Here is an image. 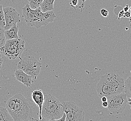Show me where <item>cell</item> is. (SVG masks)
<instances>
[{
  "label": "cell",
  "instance_id": "obj_28",
  "mask_svg": "<svg viewBox=\"0 0 131 121\" xmlns=\"http://www.w3.org/2000/svg\"><path fill=\"white\" fill-rule=\"evenodd\" d=\"M127 103L129 105H131V97H127Z\"/></svg>",
  "mask_w": 131,
  "mask_h": 121
},
{
  "label": "cell",
  "instance_id": "obj_31",
  "mask_svg": "<svg viewBox=\"0 0 131 121\" xmlns=\"http://www.w3.org/2000/svg\"><path fill=\"white\" fill-rule=\"evenodd\" d=\"M1 87L0 86V89H1Z\"/></svg>",
  "mask_w": 131,
  "mask_h": 121
},
{
  "label": "cell",
  "instance_id": "obj_5",
  "mask_svg": "<svg viewBox=\"0 0 131 121\" xmlns=\"http://www.w3.org/2000/svg\"><path fill=\"white\" fill-rule=\"evenodd\" d=\"M25 42L21 38L6 41L4 45L0 48V51L10 60H15L20 57L24 51Z\"/></svg>",
  "mask_w": 131,
  "mask_h": 121
},
{
  "label": "cell",
  "instance_id": "obj_15",
  "mask_svg": "<svg viewBox=\"0 0 131 121\" xmlns=\"http://www.w3.org/2000/svg\"><path fill=\"white\" fill-rule=\"evenodd\" d=\"M125 93L127 97H131V76H129L125 81Z\"/></svg>",
  "mask_w": 131,
  "mask_h": 121
},
{
  "label": "cell",
  "instance_id": "obj_6",
  "mask_svg": "<svg viewBox=\"0 0 131 121\" xmlns=\"http://www.w3.org/2000/svg\"><path fill=\"white\" fill-rule=\"evenodd\" d=\"M17 68L23 70L26 73L36 79L40 73L42 63L33 56L20 57Z\"/></svg>",
  "mask_w": 131,
  "mask_h": 121
},
{
  "label": "cell",
  "instance_id": "obj_9",
  "mask_svg": "<svg viewBox=\"0 0 131 121\" xmlns=\"http://www.w3.org/2000/svg\"><path fill=\"white\" fill-rule=\"evenodd\" d=\"M5 16V26L4 30H8L16 25V23L20 22V15L15 8L8 6L3 8Z\"/></svg>",
  "mask_w": 131,
  "mask_h": 121
},
{
  "label": "cell",
  "instance_id": "obj_21",
  "mask_svg": "<svg viewBox=\"0 0 131 121\" xmlns=\"http://www.w3.org/2000/svg\"><path fill=\"white\" fill-rule=\"evenodd\" d=\"M131 16V13L130 11H126L124 13V17L128 18H129Z\"/></svg>",
  "mask_w": 131,
  "mask_h": 121
},
{
  "label": "cell",
  "instance_id": "obj_22",
  "mask_svg": "<svg viewBox=\"0 0 131 121\" xmlns=\"http://www.w3.org/2000/svg\"><path fill=\"white\" fill-rule=\"evenodd\" d=\"M66 119V114L65 113H63V115H62V117H61V118L59 119H58L57 121H65Z\"/></svg>",
  "mask_w": 131,
  "mask_h": 121
},
{
  "label": "cell",
  "instance_id": "obj_29",
  "mask_svg": "<svg viewBox=\"0 0 131 121\" xmlns=\"http://www.w3.org/2000/svg\"><path fill=\"white\" fill-rule=\"evenodd\" d=\"M129 23H130V26L131 27V16L129 18Z\"/></svg>",
  "mask_w": 131,
  "mask_h": 121
},
{
  "label": "cell",
  "instance_id": "obj_1",
  "mask_svg": "<svg viewBox=\"0 0 131 121\" xmlns=\"http://www.w3.org/2000/svg\"><path fill=\"white\" fill-rule=\"evenodd\" d=\"M125 80L118 74L108 72L101 77L97 86L96 90L98 96L108 97L123 91Z\"/></svg>",
  "mask_w": 131,
  "mask_h": 121
},
{
  "label": "cell",
  "instance_id": "obj_17",
  "mask_svg": "<svg viewBox=\"0 0 131 121\" xmlns=\"http://www.w3.org/2000/svg\"><path fill=\"white\" fill-rule=\"evenodd\" d=\"M5 30L4 28L0 26V48L4 45L6 43V38L4 34Z\"/></svg>",
  "mask_w": 131,
  "mask_h": 121
},
{
  "label": "cell",
  "instance_id": "obj_11",
  "mask_svg": "<svg viewBox=\"0 0 131 121\" xmlns=\"http://www.w3.org/2000/svg\"><path fill=\"white\" fill-rule=\"evenodd\" d=\"M15 77L18 81L28 87H30L34 82V78L20 69L15 70Z\"/></svg>",
  "mask_w": 131,
  "mask_h": 121
},
{
  "label": "cell",
  "instance_id": "obj_12",
  "mask_svg": "<svg viewBox=\"0 0 131 121\" xmlns=\"http://www.w3.org/2000/svg\"><path fill=\"white\" fill-rule=\"evenodd\" d=\"M18 30L19 27L16 25L13 26L8 30H5L4 34L6 40L19 38V36L18 35Z\"/></svg>",
  "mask_w": 131,
  "mask_h": 121
},
{
  "label": "cell",
  "instance_id": "obj_8",
  "mask_svg": "<svg viewBox=\"0 0 131 121\" xmlns=\"http://www.w3.org/2000/svg\"><path fill=\"white\" fill-rule=\"evenodd\" d=\"M63 110L66 114V121L85 120V112L83 109L74 102H63Z\"/></svg>",
  "mask_w": 131,
  "mask_h": 121
},
{
  "label": "cell",
  "instance_id": "obj_10",
  "mask_svg": "<svg viewBox=\"0 0 131 121\" xmlns=\"http://www.w3.org/2000/svg\"><path fill=\"white\" fill-rule=\"evenodd\" d=\"M31 97L32 101L34 103L37 105L39 109V120L42 121L41 111L43 106V103L45 100V96L43 91L41 89H36L33 91L31 94Z\"/></svg>",
  "mask_w": 131,
  "mask_h": 121
},
{
  "label": "cell",
  "instance_id": "obj_3",
  "mask_svg": "<svg viewBox=\"0 0 131 121\" xmlns=\"http://www.w3.org/2000/svg\"><path fill=\"white\" fill-rule=\"evenodd\" d=\"M16 101L12 110L9 112L14 121L35 120V104L30 99L26 98L22 94L15 95Z\"/></svg>",
  "mask_w": 131,
  "mask_h": 121
},
{
  "label": "cell",
  "instance_id": "obj_30",
  "mask_svg": "<svg viewBox=\"0 0 131 121\" xmlns=\"http://www.w3.org/2000/svg\"><path fill=\"white\" fill-rule=\"evenodd\" d=\"M130 12H131V6H130Z\"/></svg>",
  "mask_w": 131,
  "mask_h": 121
},
{
  "label": "cell",
  "instance_id": "obj_24",
  "mask_svg": "<svg viewBox=\"0 0 131 121\" xmlns=\"http://www.w3.org/2000/svg\"><path fill=\"white\" fill-rule=\"evenodd\" d=\"M3 63V58L2 56L1 55V54L0 53V69L2 68V64Z\"/></svg>",
  "mask_w": 131,
  "mask_h": 121
},
{
  "label": "cell",
  "instance_id": "obj_18",
  "mask_svg": "<svg viewBox=\"0 0 131 121\" xmlns=\"http://www.w3.org/2000/svg\"><path fill=\"white\" fill-rule=\"evenodd\" d=\"M0 26L4 28L5 26V16L3 6L0 5Z\"/></svg>",
  "mask_w": 131,
  "mask_h": 121
},
{
  "label": "cell",
  "instance_id": "obj_20",
  "mask_svg": "<svg viewBox=\"0 0 131 121\" xmlns=\"http://www.w3.org/2000/svg\"><path fill=\"white\" fill-rule=\"evenodd\" d=\"M125 11H124L123 9L121 10L118 14V20H120L121 18L124 17V15Z\"/></svg>",
  "mask_w": 131,
  "mask_h": 121
},
{
  "label": "cell",
  "instance_id": "obj_27",
  "mask_svg": "<svg viewBox=\"0 0 131 121\" xmlns=\"http://www.w3.org/2000/svg\"><path fill=\"white\" fill-rule=\"evenodd\" d=\"M72 2L73 5H77L78 4V0H73Z\"/></svg>",
  "mask_w": 131,
  "mask_h": 121
},
{
  "label": "cell",
  "instance_id": "obj_4",
  "mask_svg": "<svg viewBox=\"0 0 131 121\" xmlns=\"http://www.w3.org/2000/svg\"><path fill=\"white\" fill-rule=\"evenodd\" d=\"M63 113L62 104L58 99L50 94L45 96L41 111L42 121H57Z\"/></svg>",
  "mask_w": 131,
  "mask_h": 121
},
{
  "label": "cell",
  "instance_id": "obj_7",
  "mask_svg": "<svg viewBox=\"0 0 131 121\" xmlns=\"http://www.w3.org/2000/svg\"><path fill=\"white\" fill-rule=\"evenodd\" d=\"M107 108L112 114H119L123 112L127 103L125 92H121L107 97Z\"/></svg>",
  "mask_w": 131,
  "mask_h": 121
},
{
  "label": "cell",
  "instance_id": "obj_25",
  "mask_svg": "<svg viewBox=\"0 0 131 121\" xmlns=\"http://www.w3.org/2000/svg\"><path fill=\"white\" fill-rule=\"evenodd\" d=\"M130 9V7L129 6V5L128 4H126V6L123 8V10L125 12H126V11H128Z\"/></svg>",
  "mask_w": 131,
  "mask_h": 121
},
{
  "label": "cell",
  "instance_id": "obj_26",
  "mask_svg": "<svg viewBox=\"0 0 131 121\" xmlns=\"http://www.w3.org/2000/svg\"><path fill=\"white\" fill-rule=\"evenodd\" d=\"M101 101H102V102L107 101V97H106V96H102V97L101 98Z\"/></svg>",
  "mask_w": 131,
  "mask_h": 121
},
{
  "label": "cell",
  "instance_id": "obj_19",
  "mask_svg": "<svg viewBox=\"0 0 131 121\" xmlns=\"http://www.w3.org/2000/svg\"><path fill=\"white\" fill-rule=\"evenodd\" d=\"M100 12H101V15L104 17H106L108 16V11L106 10V9H104V8L101 9V11H100Z\"/></svg>",
  "mask_w": 131,
  "mask_h": 121
},
{
  "label": "cell",
  "instance_id": "obj_2",
  "mask_svg": "<svg viewBox=\"0 0 131 121\" xmlns=\"http://www.w3.org/2000/svg\"><path fill=\"white\" fill-rule=\"evenodd\" d=\"M22 9L23 17L29 27L40 28L42 26H47L53 22L56 17L53 10L42 12L40 7L32 9L28 4L23 7Z\"/></svg>",
  "mask_w": 131,
  "mask_h": 121
},
{
  "label": "cell",
  "instance_id": "obj_13",
  "mask_svg": "<svg viewBox=\"0 0 131 121\" xmlns=\"http://www.w3.org/2000/svg\"><path fill=\"white\" fill-rule=\"evenodd\" d=\"M55 0H43L40 5L41 10L42 12H46L54 9L53 4Z\"/></svg>",
  "mask_w": 131,
  "mask_h": 121
},
{
  "label": "cell",
  "instance_id": "obj_14",
  "mask_svg": "<svg viewBox=\"0 0 131 121\" xmlns=\"http://www.w3.org/2000/svg\"><path fill=\"white\" fill-rule=\"evenodd\" d=\"M14 121L6 108L0 106V121Z\"/></svg>",
  "mask_w": 131,
  "mask_h": 121
},
{
  "label": "cell",
  "instance_id": "obj_23",
  "mask_svg": "<svg viewBox=\"0 0 131 121\" xmlns=\"http://www.w3.org/2000/svg\"><path fill=\"white\" fill-rule=\"evenodd\" d=\"M102 106L104 107V108H107L108 105V103L107 102V101L106 102H102Z\"/></svg>",
  "mask_w": 131,
  "mask_h": 121
},
{
  "label": "cell",
  "instance_id": "obj_16",
  "mask_svg": "<svg viewBox=\"0 0 131 121\" xmlns=\"http://www.w3.org/2000/svg\"><path fill=\"white\" fill-rule=\"evenodd\" d=\"M29 5L32 9H35L40 6L43 0H28Z\"/></svg>",
  "mask_w": 131,
  "mask_h": 121
}]
</instances>
